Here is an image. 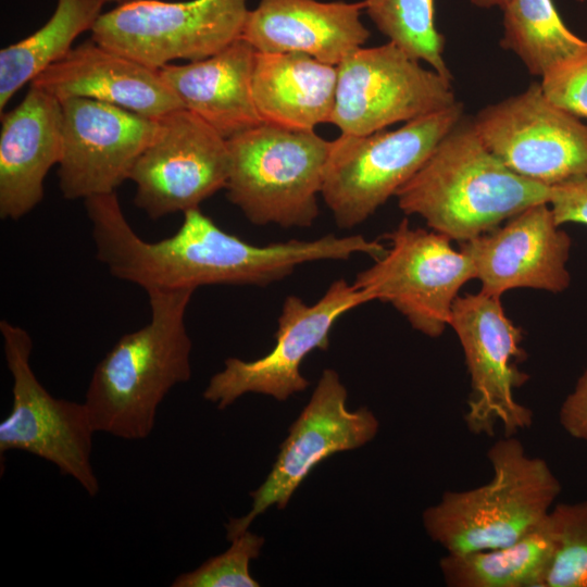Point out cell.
Instances as JSON below:
<instances>
[{
	"instance_id": "obj_14",
	"label": "cell",
	"mask_w": 587,
	"mask_h": 587,
	"mask_svg": "<svg viewBox=\"0 0 587 587\" xmlns=\"http://www.w3.org/2000/svg\"><path fill=\"white\" fill-rule=\"evenodd\" d=\"M473 124L520 176L549 187L587 176V125L551 103L540 84L483 109Z\"/></svg>"
},
{
	"instance_id": "obj_25",
	"label": "cell",
	"mask_w": 587,
	"mask_h": 587,
	"mask_svg": "<svg viewBox=\"0 0 587 587\" xmlns=\"http://www.w3.org/2000/svg\"><path fill=\"white\" fill-rule=\"evenodd\" d=\"M502 11L501 46L533 75L544 77L587 50V41L565 26L552 0H511Z\"/></svg>"
},
{
	"instance_id": "obj_28",
	"label": "cell",
	"mask_w": 587,
	"mask_h": 587,
	"mask_svg": "<svg viewBox=\"0 0 587 587\" xmlns=\"http://www.w3.org/2000/svg\"><path fill=\"white\" fill-rule=\"evenodd\" d=\"M230 547L212 557L191 572L176 576L172 587H259L250 573V562L257 559L264 538L246 530L230 540Z\"/></svg>"
},
{
	"instance_id": "obj_22",
	"label": "cell",
	"mask_w": 587,
	"mask_h": 587,
	"mask_svg": "<svg viewBox=\"0 0 587 587\" xmlns=\"http://www.w3.org/2000/svg\"><path fill=\"white\" fill-rule=\"evenodd\" d=\"M337 66L308 54L255 52L252 97L263 123L313 130L330 123Z\"/></svg>"
},
{
	"instance_id": "obj_4",
	"label": "cell",
	"mask_w": 587,
	"mask_h": 587,
	"mask_svg": "<svg viewBox=\"0 0 587 587\" xmlns=\"http://www.w3.org/2000/svg\"><path fill=\"white\" fill-rule=\"evenodd\" d=\"M490 480L475 488L446 491L422 514L428 537L447 553H469L510 545L552 510L561 484L546 460L528 455L515 435L487 451Z\"/></svg>"
},
{
	"instance_id": "obj_8",
	"label": "cell",
	"mask_w": 587,
	"mask_h": 587,
	"mask_svg": "<svg viewBox=\"0 0 587 587\" xmlns=\"http://www.w3.org/2000/svg\"><path fill=\"white\" fill-rule=\"evenodd\" d=\"M248 12L247 0H126L99 16L91 39L160 70L222 51L241 38Z\"/></svg>"
},
{
	"instance_id": "obj_3",
	"label": "cell",
	"mask_w": 587,
	"mask_h": 587,
	"mask_svg": "<svg viewBox=\"0 0 587 587\" xmlns=\"http://www.w3.org/2000/svg\"><path fill=\"white\" fill-rule=\"evenodd\" d=\"M195 289L147 292L150 321L123 335L93 370L86 396L93 428L126 440H142L173 387L191 376V339L185 315Z\"/></svg>"
},
{
	"instance_id": "obj_11",
	"label": "cell",
	"mask_w": 587,
	"mask_h": 587,
	"mask_svg": "<svg viewBox=\"0 0 587 587\" xmlns=\"http://www.w3.org/2000/svg\"><path fill=\"white\" fill-rule=\"evenodd\" d=\"M374 301L365 289L339 278L313 304L290 295L283 302L275 346L265 355L245 361L228 358L203 391L207 401L224 410L241 396L253 392L285 401L305 390L309 382L300 366L313 350H327L337 320L350 310Z\"/></svg>"
},
{
	"instance_id": "obj_30",
	"label": "cell",
	"mask_w": 587,
	"mask_h": 587,
	"mask_svg": "<svg viewBox=\"0 0 587 587\" xmlns=\"http://www.w3.org/2000/svg\"><path fill=\"white\" fill-rule=\"evenodd\" d=\"M549 204L559 225H587V176L552 186Z\"/></svg>"
},
{
	"instance_id": "obj_7",
	"label": "cell",
	"mask_w": 587,
	"mask_h": 587,
	"mask_svg": "<svg viewBox=\"0 0 587 587\" xmlns=\"http://www.w3.org/2000/svg\"><path fill=\"white\" fill-rule=\"evenodd\" d=\"M0 333L12 377V407L0 423V457L21 450L55 465L95 497L100 485L91 463L96 433L84 402L53 397L36 377L28 332L1 320Z\"/></svg>"
},
{
	"instance_id": "obj_18",
	"label": "cell",
	"mask_w": 587,
	"mask_h": 587,
	"mask_svg": "<svg viewBox=\"0 0 587 587\" xmlns=\"http://www.w3.org/2000/svg\"><path fill=\"white\" fill-rule=\"evenodd\" d=\"M32 86L60 101L87 98L158 120L184 105L160 71L92 39L74 47L37 75Z\"/></svg>"
},
{
	"instance_id": "obj_6",
	"label": "cell",
	"mask_w": 587,
	"mask_h": 587,
	"mask_svg": "<svg viewBox=\"0 0 587 587\" xmlns=\"http://www.w3.org/2000/svg\"><path fill=\"white\" fill-rule=\"evenodd\" d=\"M462 113L457 101L394 130L330 140L321 196L336 225L351 229L373 215L422 167Z\"/></svg>"
},
{
	"instance_id": "obj_29",
	"label": "cell",
	"mask_w": 587,
	"mask_h": 587,
	"mask_svg": "<svg viewBox=\"0 0 587 587\" xmlns=\"http://www.w3.org/2000/svg\"><path fill=\"white\" fill-rule=\"evenodd\" d=\"M540 87L551 103L587 118V50L547 73Z\"/></svg>"
},
{
	"instance_id": "obj_20",
	"label": "cell",
	"mask_w": 587,
	"mask_h": 587,
	"mask_svg": "<svg viewBox=\"0 0 587 587\" xmlns=\"http://www.w3.org/2000/svg\"><path fill=\"white\" fill-rule=\"evenodd\" d=\"M62 155V105L29 86L24 99L1 114L0 217L17 221L43 198V182Z\"/></svg>"
},
{
	"instance_id": "obj_26",
	"label": "cell",
	"mask_w": 587,
	"mask_h": 587,
	"mask_svg": "<svg viewBox=\"0 0 587 587\" xmlns=\"http://www.w3.org/2000/svg\"><path fill=\"white\" fill-rule=\"evenodd\" d=\"M364 11L389 41L452 80L444 59L445 37L435 23V0H363Z\"/></svg>"
},
{
	"instance_id": "obj_9",
	"label": "cell",
	"mask_w": 587,
	"mask_h": 587,
	"mask_svg": "<svg viewBox=\"0 0 587 587\" xmlns=\"http://www.w3.org/2000/svg\"><path fill=\"white\" fill-rule=\"evenodd\" d=\"M385 238L390 242L386 253L358 273L353 284L374 301L390 303L415 330L439 337L460 289L475 278L472 260L447 236L412 228L408 218Z\"/></svg>"
},
{
	"instance_id": "obj_12",
	"label": "cell",
	"mask_w": 587,
	"mask_h": 587,
	"mask_svg": "<svg viewBox=\"0 0 587 587\" xmlns=\"http://www.w3.org/2000/svg\"><path fill=\"white\" fill-rule=\"evenodd\" d=\"M330 123L367 135L457 102L451 80L425 68L394 42L359 48L337 65Z\"/></svg>"
},
{
	"instance_id": "obj_1",
	"label": "cell",
	"mask_w": 587,
	"mask_h": 587,
	"mask_svg": "<svg viewBox=\"0 0 587 587\" xmlns=\"http://www.w3.org/2000/svg\"><path fill=\"white\" fill-rule=\"evenodd\" d=\"M183 215L180 227L167 238L148 241L135 230L121 238L115 265L123 280L147 292L207 285L267 286L308 262L348 260L355 253L376 260L387 250L361 235L334 234L255 246L222 229L199 208Z\"/></svg>"
},
{
	"instance_id": "obj_21",
	"label": "cell",
	"mask_w": 587,
	"mask_h": 587,
	"mask_svg": "<svg viewBox=\"0 0 587 587\" xmlns=\"http://www.w3.org/2000/svg\"><path fill=\"white\" fill-rule=\"evenodd\" d=\"M255 52L239 38L212 57L159 71L185 109L228 139L263 123L252 97Z\"/></svg>"
},
{
	"instance_id": "obj_27",
	"label": "cell",
	"mask_w": 587,
	"mask_h": 587,
	"mask_svg": "<svg viewBox=\"0 0 587 587\" xmlns=\"http://www.w3.org/2000/svg\"><path fill=\"white\" fill-rule=\"evenodd\" d=\"M554 548L540 587H587V500L553 505Z\"/></svg>"
},
{
	"instance_id": "obj_16",
	"label": "cell",
	"mask_w": 587,
	"mask_h": 587,
	"mask_svg": "<svg viewBox=\"0 0 587 587\" xmlns=\"http://www.w3.org/2000/svg\"><path fill=\"white\" fill-rule=\"evenodd\" d=\"M62 105L59 186L68 200L116 192L149 145L158 120L87 98Z\"/></svg>"
},
{
	"instance_id": "obj_31",
	"label": "cell",
	"mask_w": 587,
	"mask_h": 587,
	"mask_svg": "<svg viewBox=\"0 0 587 587\" xmlns=\"http://www.w3.org/2000/svg\"><path fill=\"white\" fill-rule=\"evenodd\" d=\"M559 422L571 437L587 441V367L562 402Z\"/></svg>"
},
{
	"instance_id": "obj_15",
	"label": "cell",
	"mask_w": 587,
	"mask_h": 587,
	"mask_svg": "<svg viewBox=\"0 0 587 587\" xmlns=\"http://www.w3.org/2000/svg\"><path fill=\"white\" fill-rule=\"evenodd\" d=\"M347 396L338 373L324 370L309 402L291 424L271 472L250 492L251 509L241 517L229 519L225 525L229 541L248 530L272 505L285 509L319 463L335 453L360 448L376 436L379 423L374 413L365 407L349 410Z\"/></svg>"
},
{
	"instance_id": "obj_32",
	"label": "cell",
	"mask_w": 587,
	"mask_h": 587,
	"mask_svg": "<svg viewBox=\"0 0 587 587\" xmlns=\"http://www.w3.org/2000/svg\"><path fill=\"white\" fill-rule=\"evenodd\" d=\"M478 8L505 7L511 0H470Z\"/></svg>"
},
{
	"instance_id": "obj_24",
	"label": "cell",
	"mask_w": 587,
	"mask_h": 587,
	"mask_svg": "<svg viewBox=\"0 0 587 587\" xmlns=\"http://www.w3.org/2000/svg\"><path fill=\"white\" fill-rule=\"evenodd\" d=\"M107 0H57L50 18L36 32L0 51V115L11 98L51 64L74 40L91 30Z\"/></svg>"
},
{
	"instance_id": "obj_10",
	"label": "cell",
	"mask_w": 587,
	"mask_h": 587,
	"mask_svg": "<svg viewBox=\"0 0 587 587\" xmlns=\"http://www.w3.org/2000/svg\"><path fill=\"white\" fill-rule=\"evenodd\" d=\"M449 326L461 344L471 380L464 414L467 429L490 437L498 425L504 436L530 427L532 410L514 396L528 378L515 364L524 357L522 329L507 316L500 298L483 291L458 296Z\"/></svg>"
},
{
	"instance_id": "obj_2",
	"label": "cell",
	"mask_w": 587,
	"mask_h": 587,
	"mask_svg": "<svg viewBox=\"0 0 587 587\" xmlns=\"http://www.w3.org/2000/svg\"><path fill=\"white\" fill-rule=\"evenodd\" d=\"M551 187L512 172L461 120L397 191L398 207L451 240L469 241L523 210L548 202Z\"/></svg>"
},
{
	"instance_id": "obj_5",
	"label": "cell",
	"mask_w": 587,
	"mask_h": 587,
	"mask_svg": "<svg viewBox=\"0 0 587 587\" xmlns=\"http://www.w3.org/2000/svg\"><path fill=\"white\" fill-rule=\"evenodd\" d=\"M227 199L254 225L310 227L319 216L330 141L262 123L227 139Z\"/></svg>"
},
{
	"instance_id": "obj_23",
	"label": "cell",
	"mask_w": 587,
	"mask_h": 587,
	"mask_svg": "<svg viewBox=\"0 0 587 587\" xmlns=\"http://www.w3.org/2000/svg\"><path fill=\"white\" fill-rule=\"evenodd\" d=\"M553 548L554 529L549 513L540 525L510 545L446 553L439 560V569L449 587H540Z\"/></svg>"
},
{
	"instance_id": "obj_19",
	"label": "cell",
	"mask_w": 587,
	"mask_h": 587,
	"mask_svg": "<svg viewBox=\"0 0 587 587\" xmlns=\"http://www.w3.org/2000/svg\"><path fill=\"white\" fill-rule=\"evenodd\" d=\"M363 10V1L260 0L241 38L259 52H298L337 66L370 37Z\"/></svg>"
},
{
	"instance_id": "obj_13",
	"label": "cell",
	"mask_w": 587,
	"mask_h": 587,
	"mask_svg": "<svg viewBox=\"0 0 587 587\" xmlns=\"http://www.w3.org/2000/svg\"><path fill=\"white\" fill-rule=\"evenodd\" d=\"M229 172L227 139L183 108L158 118L153 138L130 175L134 203L150 218L199 208L225 189Z\"/></svg>"
},
{
	"instance_id": "obj_17",
	"label": "cell",
	"mask_w": 587,
	"mask_h": 587,
	"mask_svg": "<svg viewBox=\"0 0 587 587\" xmlns=\"http://www.w3.org/2000/svg\"><path fill=\"white\" fill-rule=\"evenodd\" d=\"M571 238L557 223L548 202L534 204L503 226L461 242L472 260L480 291L500 298L515 288L553 294L571 280L567 261Z\"/></svg>"
},
{
	"instance_id": "obj_33",
	"label": "cell",
	"mask_w": 587,
	"mask_h": 587,
	"mask_svg": "<svg viewBox=\"0 0 587 587\" xmlns=\"http://www.w3.org/2000/svg\"><path fill=\"white\" fill-rule=\"evenodd\" d=\"M123 1H126V0H107V2L116 3V4H118V3L123 2Z\"/></svg>"
}]
</instances>
